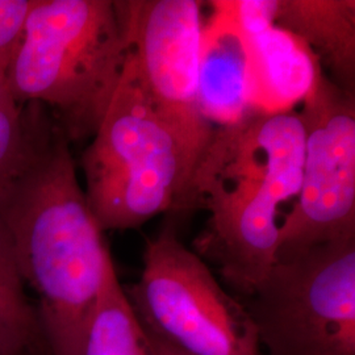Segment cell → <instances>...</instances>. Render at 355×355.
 Here are the masks:
<instances>
[{
    "mask_svg": "<svg viewBox=\"0 0 355 355\" xmlns=\"http://www.w3.org/2000/svg\"><path fill=\"white\" fill-rule=\"evenodd\" d=\"M29 108V149L0 190V223L20 278L37 293L51 354L82 355L111 253L78 180L70 141L41 104Z\"/></svg>",
    "mask_w": 355,
    "mask_h": 355,
    "instance_id": "1",
    "label": "cell"
},
{
    "mask_svg": "<svg viewBox=\"0 0 355 355\" xmlns=\"http://www.w3.org/2000/svg\"><path fill=\"white\" fill-rule=\"evenodd\" d=\"M303 153L297 111L254 112L216 128L184 191L178 212L209 216L195 253L212 261L245 297L278 261L280 209L297 198Z\"/></svg>",
    "mask_w": 355,
    "mask_h": 355,
    "instance_id": "2",
    "label": "cell"
},
{
    "mask_svg": "<svg viewBox=\"0 0 355 355\" xmlns=\"http://www.w3.org/2000/svg\"><path fill=\"white\" fill-rule=\"evenodd\" d=\"M127 61L117 1L33 0L6 79L20 104L51 108L73 142L95 135Z\"/></svg>",
    "mask_w": 355,
    "mask_h": 355,
    "instance_id": "3",
    "label": "cell"
},
{
    "mask_svg": "<svg viewBox=\"0 0 355 355\" xmlns=\"http://www.w3.org/2000/svg\"><path fill=\"white\" fill-rule=\"evenodd\" d=\"M92 137L82 167L85 192L102 230L139 228L157 215L178 212L189 171L129 53L123 78Z\"/></svg>",
    "mask_w": 355,
    "mask_h": 355,
    "instance_id": "4",
    "label": "cell"
},
{
    "mask_svg": "<svg viewBox=\"0 0 355 355\" xmlns=\"http://www.w3.org/2000/svg\"><path fill=\"white\" fill-rule=\"evenodd\" d=\"M127 296L142 328L184 355H261L245 304L225 291L200 255L167 224L144 250Z\"/></svg>",
    "mask_w": 355,
    "mask_h": 355,
    "instance_id": "5",
    "label": "cell"
},
{
    "mask_svg": "<svg viewBox=\"0 0 355 355\" xmlns=\"http://www.w3.org/2000/svg\"><path fill=\"white\" fill-rule=\"evenodd\" d=\"M243 304L267 355H355V234L278 259Z\"/></svg>",
    "mask_w": 355,
    "mask_h": 355,
    "instance_id": "6",
    "label": "cell"
},
{
    "mask_svg": "<svg viewBox=\"0 0 355 355\" xmlns=\"http://www.w3.org/2000/svg\"><path fill=\"white\" fill-rule=\"evenodd\" d=\"M117 4L129 58L154 108L178 140L190 182L216 129L199 105L202 1L123 0Z\"/></svg>",
    "mask_w": 355,
    "mask_h": 355,
    "instance_id": "7",
    "label": "cell"
},
{
    "mask_svg": "<svg viewBox=\"0 0 355 355\" xmlns=\"http://www.w3.org/2000/svg\"><path fill=\"white\" fill-rule=\"evenodd\" d=\"M299 114L302 180L280 225L278 259L355 234V94L321 71Z\"/></svg>",
    "mask_w": 355,
    "mask_h": 355,
    "instance_id": "8",
    "label": "cell"
},
{
    "mask_svg": "<svg viewBox=\"0 0 355 355\" xmlns=\"http://www.w3.org/2000/svg\"><path fill=\"white\" fill-rule=\"evenodd\" d=\"M204 23L199 58V105L215 128L230 127L258 112L248 40L225 1H214Z\"/></svg>",
    "mask_w": 355,
    "mask_h": 355,
    "instance_id": "9",
    "label": "cell"
},
{
    "mask_svg": "<svg viewBox=\"0 0 355 355\" xmlns=\"http://www.w3.org/2000/svg\"><path fill=\"white\" fill-rule=\"evenodd\" d=\"M248 40L258 112H288L322 71L304 44L275 23L242 31Z\"/></svg>",
    "mask_w": 355,
    "mask_h": 355,
    "instance_id": "10",
    "label": "cell"
},
{
    "mask_svg": "<svg viewBox=\"0 0 355 355\" xmlns=\"http://www.w3.org/2000/svg\"><path fill=\"white\" fill-rule=\"evenodd\" d=\"M275 26L299 38L333 83L355 94L354 0H277Z\"/></svg>",
    "mask_w": 355,
    "mask_h": 355,
    "instance_id": "11",
    "label": "cell"
},
{
    "mask_svg": "<svg viewBox=\"0 0 355 355\" xmlns=\"http://www.w3.org/2000/svg\"><path fill=\"white\" fill-rule=\"evenodd\" d=\"M82 355H152L145 330L119 282L111 255L104 266Z\"/></svg>",
    "mask_w": 355,
    "mask_h": 355,
    "instance_id": "12",
    "label": "cell"
},
{
    "mask_svg": "<svg viewBox=\"0 0 355 355\" xmlns=\"http://www.w3.org/2000/svg\"><path fill=\"white\" fill-rule=\"evenodd\" d=\"M31 142V108L13 98L6 73H0V190L26 161Z\"/></svg>",
    "mask_w": 355,
    "mask_h": 355,
    "instance_id": "13",
    "label": "cell"
},
{
    "mask_svg": "<svg viewBox=\"0 0 355 355\" xmlns=\"http://www.w3.org/2000/svg\"><path fill=\"white\" fill-rule=\"evenodd\" d=\"M0 309L26 318H38L36 305L24 292V283L19 275L12 243L0 223Z\"/></svg>",
    "mask_w": 355,
    "mask_h": 355,
    "instance_id": "14",
    "label": "cell"
},
{
    "mask_svg": "<svg viewBox=\"0 0 355 355\" xmlns=\"http://www.w3.org/2000/svg\"><path fill=\"white\" fill-rule=\"evenodd\" d=\"M45 345L38 318L0 309V355H32Z\"/></svg>",
    "mask_w": 355,
    "mask_h": 355,
    "instance_id": "15",
    "label": "cell"
},
{
    "mask_svg": "<svg viewBox=\"0 0 355 355\" xmlns=\"http://www.w3.org/2000/svg\"><path fill=\"white\" fill-rule=\"evenodd\" d=\"M33 0H0V73H6L21 41Z\"/></svg>",
    "mask_w": 355,
    "mask_h": 355,
    "instance_id": "16",
    "label": "cell"
},
{
    "mask_svg": "<svg viewBox=\"0 0 355 355\" xmlns=\"http://www.w3.org/2000/svg\"><path fill=\"white\" fill-rule=\"evenodd\" d=\"M145 334H146V340H148V345H149L152 355H184L175 349L167 346L166 343H161L159 340L154 338L148 331H145Z\"/></svg>",
    "mask_w": 355,
    "mask_h": 355,
    "instance_id": "17",
    "label": "cell"
},
{
    "mask_svg": "<svg viewBox=\"0 0 355 355\" xmlns=\"http://www.w3.org/2000/svg\"><path fill=\"white\" fill-rule=\"evenodd\" d=\"M32 355H53L51 354V349H49V346L48 345H45V346H42V347H40L36 353H33Z\"/></svg>",
    "mask_w": 355,
    "mask_h": 355,
    "instance_id": "18",
    "label": "cell"
}]
</instances>
